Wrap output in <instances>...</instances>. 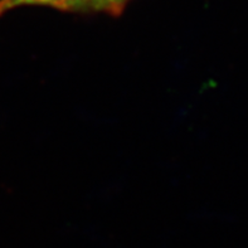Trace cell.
Masks as SVG:
<instances>
[{
	"label": "cell",
	"mask_w": 248,
	"mask_h": 248,
	"mask_svg": "<svg viewBox=\"0 0 248 248\" xmlns=\"http://www.w3.org/2000/svg\"><path fill=\"white\" fill-rule=\"evenodd\" d=\"M24 5H48L68 12H105L116 16L111 0H0V16Z\"/></svg>",
	"instance_id": "cell-1"
},
{
	"label": "cell",
	"mask_w": 248,
	"mask_h": 248,
	"mask_svg": "<svg viewBox=\"0 0 248 248\" xmlns=\"http://www.w3.org/2000/svg\"><path fill=\"white\" fill-rule=\"evenodd\" d=\"M111 1H112L113 5H115V8H116L117 13L120 14V13H121V10L125 8V5L127 4V1H129V0H111Z\"/></svg>",
	"instance_id": "cell-2"
}]
</instances>
